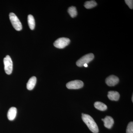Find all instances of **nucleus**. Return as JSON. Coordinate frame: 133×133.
<instances>
[{"mask_svg":"<svg viewBox=\"0 0 133 133\" xmlns=\"http://www.w3.org/2000/svg\"><path fill=\"white\" fill-rule=\"evenodd\" d=\"M82 118L91 132L94 133L98 132L99 129L97 125L92 117L88 115L83 114Z\"/></svg>","mask_w":133,"mask_h":133,"instance_id":"1","label":"nucleus"},{"mask_svg":"<svg viewBox=\"0 0 133 133\" xmlns=\"http://www.w3.org/2000/svg\"><path fill=\"white\" fill-rule=\"evenodd\" d=\"M9 19L12 26L17 31H20L22 29L21 23L15 14L13 13L9 14Z\"/></svg>","mask_w":133,"mask_h":133,"instance_id":"2","label":"nucleus"},{"mask_svg":"<svg viewBox=\"0 0 133 133\" xmlns=\"http://www.w3.org/2000/svg\"><path fill=\"white\" fill-rule=\"evenodd\" d=\"M94 55L92 53H90L83 56L79 59H78L77 62L76 64L78 66L81 67L84 66V64H87L91 61H92L94 58Z\"/></svg>","mask_w":133,"mask_h":133,"instance_id":"3","label":"nucleus"},{"mask_svg":"<svg viewBox=\"0 0 133 133\" xmlns=\"http://www.w3.org/2000/svg\"><path fill=\"white\" fill-rule=\"evenodd\" d=\"M5 70L7 74L10 75L12 73L13 70V62L10 56L8 55L6 56L3 59Z\"/></svg>","mask_w":133,"mask_h":133,"instance_id":"4","label":"nucleus"},{"mask_svg":"<svg viewBox=\"0 0 133 133\" xmlns=\"http://www.w3.org/2000/svg\"><path fill=\"white\" fill-rule=\"evenodd\" d=\"M70 42L69 38L62 37L58 38L54 43V45L56 48L62 49L65 48L68 45Z\"/></svg>","mask_w":133,"mask_h":133,"instance_id":"5","label":"nucleus"},{"mask_svg":"<svg viewBox=\"0 0 133 133\" xmlns=\"http://www.w3.org/2000/svg\"><path fill=\"white\" fill-rule=\"evenodd\" d=\"M84 86V83L80 80H76L70 81L67 83L66 87L69 89H78L81 88Z\"/></svg>","mask_w":133,"mask_h":133,"instance_id":"6","label":"nucleus"},{"mask_svg":"<svg viewBox=\"0 0 133 133\" xmlns=\"http://www.w3.org/2000/svg\"><path fill=\"white\" fill-rule=\"evenodd\" d=\"M119 82L118 78L114 75L109 76L106 78L105 80L107 84L109 86L111 87L116 85Z\"/></svg>","mask_w":133,"mask_h":133,"instance_id":"7","label":"nucleus"},{"mask_svg":"<svg viewBox=\"0 0 133 133\" xmlns=\"http://www.w3.org/2000/svg\"><path fill=\"white\" fill-rule=\"evenodd\" d=\"M102 120L104 122L105 127L108 129L111 128L114 124V120L111 116H107Z\"/></svg>","mask_w":133,"mask_h":133,"instance_id":"8","label":"nucleus"},{"mask_svg":"<svg viewBox=\"0 0 133 133\" xmlns=\"http://www.w3.org/2000/svg\"><path fill=\"white\" fill-rule=\"evenodd\" d=\"M108 97L111 100L117 101L119 98L120 95L118 92L115 91H109L108 92Z\"/></svg>","mask_w":133,"mask_h":133,"instance_id":"9","label":"nucleus"},{"mask_svg":"<svg viewBox=\"0 0 133 133\" xmlns=\"http://www.w3.org/2000/svg\"><path fill=\"white\" fill-rule=\"evenodd\" d=\"M17 114L16 108L12 107L10 108L8 113V119L10 121H13L15 118Z\"/></svg>","mask_w":133,"mask_h":133,"instance_id":"10","label":"nucleus"},{"mask_svg":"<svg viewBox=\"0 0 133 133\" xmlns=\"http://www.w3.org/2000/svg\"><path fill=\"white\" fill-rule=\"evenodd\" d=\"M37 79L35 76L31 77L27 84V88L29 90H31L35 87Z\"/></svg>","mask_w":133,"mask_h":133,"instance_id":"11","label":"nucleus"},{"mask_svg":"<svg viewBox=\"0 0 133 133\" xmlns=\"http://www.w3.org/2000/svg\"><path fill=\"white\" fill-rule=\"evenodd\" d=\"M28 23L29 27L30 29H34L35 26V19L32 15H29L28 16Z\"/></svg>","mask_w":133,"mask_h":133,"instance_id":"12","label":"nucleus"},{"mask_svg":"<svg viewBox=\"0 0 133 133\" xmlns=\"http://www.w3.org/2000/svg\"><path fill=\"white\" fill-rule=\"evenodd\" d=\"M94 107L96 109H98L100 111H104L107 109L106 105L102 102H96L94 103Z\"/></svg>","mask_w":133,"mask_h":133,"instance_id":"13","label":"nucleus"},{"mask_svg":"<svg viewBox=\"0 0 133 133\" xmlns=\"http://www.w3.org/2000/svg\"><path fill=\"white\" fill-rule=\"evenodd\" d=\"M97 5V3L94 1L86 2L84 4L85 7L87 9H90L95 7Z\"/></svg>","mask_w":133,"mask_h":133,"instance_id":"14","label":"nucleus"},{"mask_svg":"<svg viewBox=\"0 0 133 133\" xmlns=\"http://www.w3.org/2000/svg\"><path fill=\"white\" fill-rule=\"evenodd\" d=\"M68 12L69 15L72 18L75 17L77 16V9H76V8L74 6H71L68 9Z\"/></svg>","mask_w":133,"mask_h":133,"instance_id":"15","label":"nucleus"},{"mask_svg":"<svg viewBox=\"0 0 133 133\" xmlns=\"http://www.w3.org/2000/svg\"><path fill=\"white\" fill-rule=\"evenodd\" d=\"M127 133H133V122L129 123L127 129Z\"/></svg>","mask_w":133,"mask_h":133,"instance_id":"16","label":"nucleus"},{"mask_svg":"<svg viewBox=\"0 0 133 133\" xmlns=\"http://www.w3.org/2000/svg\"><path fill=\"white\" fill-rule=\"evenodd\" d=\"M126 4L131 9H133V1L132 0H125V1Z\"/></svg>","mask_w":133,"mask_h":133,"instance_id":"17","label":"nucleus"},{"mask_svg":"<svg viewBox=\"0 0 133 133\" xmlns=\"http://www.w3.org/2000/svg\"><path fill=\"white\" fill-rule=\"evenodd\" d=\"M84 66L85 67H88V65H87V64H84Z\"/></svg>","mask_w":133,"mask_h":133,"instance_id":"18","label":"nucleus"},{"mask_svg":"<svg viewBox=\"0 0 133 133\" xmlns=\"http://www.w3.org/2000/svg\"><path fill=\"white\" fill-rule=\"evenodd\" d=\"M132 101L133 102V96L132 95Z\"/></svg>","mask_w":133,"mask_h":133,"instance_id":"19","label":"nucleus"}]
</instances>
